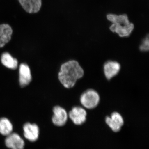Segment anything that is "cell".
Returning <instances> with one entry per match:
<instances>
[{
    "instance_id": "1",
    "label": "cell",
    "mask_w": 149,
    "mask_h": 149,
    "mask_svg": "<svg viewBox=\"0 0 149 149\" xmlns=\"http://www.w3.org/2000/svg\"><path fill=\"white\" fill-rule=\"evenodd\" d=\"M84 74V70L78 62L69 61L61 66L58 79L65 88H72L77 80L83 77Z\"/></svg>"
},
{
    "instance_id": "2",
    "label": "cell",
    "mask_w": 149,
    "mask_h": 149,
    "mask_svg": "<svg viewBox=\"0 0 149 149\" xmlns=\"http://www.w3.org/2000/svg\"><path fill=\"white\" fill-rule=\"evenodd\" d=\"M100 97L98 93L95 90L89 89L83 93L80 98V102L83 107L91 109L98 105Z\"/></svg>"
},
{
    "instance_id": "3",
    "label": "cell",
    "mask_w": 149,
    "mask_h": 149,
    "mask_svg": "<svg viewBox=\"0 0 149 149\" xmlns=\"http://www.w3.org/2000/svg\"><path fill=\"white\" fill-rule=\"evenodd\" d=\"M5 144L10 149H24L25 146L24 139L17 133L13 132L6 136Z\"/></svg>"
},
{
    "instance_id": "4",
    "label": "cell",
    "mask_w": 149,
    "mask_h": 149,
    "mask_svg": "<svg viewBox=\"0 0 149 149\" xmlns=\"http://www.w3.org/2000/svg\"><path fill=\"white\" fill-rule=\"evenodd\" d=\"M23 131L24 138L30 142H35L39 139L40 128L35 123H26L23 125Z\"/></svg>"
},
{
    "instance_id": "5",
    "label": "cell",
    "mask_w": 149,
    "mask_h": 149,
    "mask_svg": "<svg viewBox=\"0 0 149 149\" xmlns=\"http://www.w3.org/2000/svg\"><path fill=\"white\" fill-rule=\"evenodd\" d=\"M54 114L52 121L54 125L57 126H63L66 124L68 118V114L65 109L58 106L54 107Z\"/></svg>"
},
{
    "instance_id": "6",
    "label": "cell",
    "mask_w": 149,
    "mask_h": 149,
    "mask_svg": "<svg viewBox=\"0 0 149 149\" xmlns=\"http://www.w3.org/2000/svg\"><path fill=\"white\" fill-rule=\"evenodd\" d=\"M87 112L83 108L74 107L69 112L68 116L75 125H81L85 122Z\"/></svg>"
},
{
    "instance_id": "7",
    "label": "cell",
    "mask_w": 149,
    "mask_h": 149,
    "mask_svg": "<svg viewBox=\"0 0 149 149\" xmlns=\"http://www.w3.org/2000/svg\"><path fill=\"white\" fill-rule=\"evenodd\" d=\"M105 121L107 125L114 132L120 131L124 124L122 116L117 112L112 113L110 116H107Z\"/></svg>"
},
{
    "instance_id": "8",
    "label": "cell",
    "mask_w": 149,
    "mask_h": 149,
    "mask_svg": "<svg viewBox=\"0 0 149 149\" xmlns=\"http://www.w3.org/2000/svg\"><path fill=\"white\" fill-rule=\"evenodd\" d=\"M134 27L133 23L130 22L128 24L113 23L110 27V29L112 32L117 33L120 37H127L132 33Z\"/></svg>"
},
{
    "instance_id": "9",
    "label": "cell",
    "mask_w": 149,
    "mask_h": 149,
    "mask_svg": "<svg viewBox=\"0 0 149 149\" xmlns=\"http://www.w3.org/2000/svg\"><path fill=\"white\" fill-rule=\"evenodd\" d=\"M19 83L21 87L27 86L32 79L31 70L29 66L26 63H21L19 67Z\"/></svg>"
},
{
    "instance_id": "10",
    "label": "cell",
    "mask_w": 149,
    "mask_h": 149,
    "mask_svg": "<svg viewBox=\"0 0 149 149\" xmlns=\"http://www.w3.org/2000/svg\"><path fill=\"white\" fill-rule=\"evenodd\" d=\"M120 69V64L115 61H109L107 62L104 65V73L107 80H110L117 75Z\"/></svg>"
},
{
    "instance_id": "11",
    "label": "cell",
    "mask_w": 149,
    "mask_h": 149,
    "mask_svg": "<svg viewBox=\"0 0 149 149\" xmlns=\"http://www.w3.org/2000/svg\"><path fill=\"white\" fill-rule=\"evenodd\" d=\"M20 5L27 12L37 13L42 6V0H18Z\"/></svg>"
},
{
    "instance_id": "12",
    "label": "cell",
    "mask_w": 149,
    "mask_h": 149,
    "mask_svg": "<svg viewBox=\"0 0 149 149\" xmlns=\"http://www.w3.org/2000/svg\"><path fill=\"white\" fill-rule=\"evenodd\" d=\"M13 29L8 24L0 25V48L3 47L10 41Z\"/></svg>"
},
{
    "instance_id": "13",
    "label": "cell",
    "mask_w": 149,
    "mask_h": 149,
    "mask_svg": "<svg viewBox=\"0 0 149 149\" xmlns=\"http://www.w3.org/2000/svg\"><path fill=\"white\" fill-rule=\"evenodd\" d=\"M1 62L3 65L9 69H16L18 66V61L8 52L3 53L1 56Z\"/></svg>"
},
{
    "instance_id": "14",
    "label": "cell",
    "mask_w": 149,
    "mask_h": 149,
    "mask_svg": "<svg viewBox=\"0 0 149 149\" xmlns=\"http://www.w3.org/2000/svg\"><path fill=\"white\" fill-rule=\"evenodd\" d=\"M13 125L8 118L3 117L0 118V134L7 136L13 132Z\"/></svg>"
},
{
    "instance_id": "15",
    "label": "cell",
    "mask_w": 149,
    "mask_h": 149,
    "mask_svg": "<svg viewBox=\"0 0 149 149\" xmlns=\"http://www.w3.org/2000/svg\"><path fill=\"white\" fill-rule=\"evenodd\" d=\"M107 18L112 23L119 24H128L130 23L128 17L126 15H116L109 14L107 15Z\"/></svg>"
},
{
    "instance_id": "16",
    "label": "cell",
    "mask_w": 149,
    "mask_h": 149,
    "mask_svg": "<svg viewBox=\"0 0 149 149\" xmlns=\"http://www.w3.org/2000/svg\"><path fill=\"white\" fill-rule=\"evenodd\" d=\"M149 47V37L147 36L143 40L142 44L140 47V49L142 52H147L148 51Z\"/></svg>"
}]
</instances>
